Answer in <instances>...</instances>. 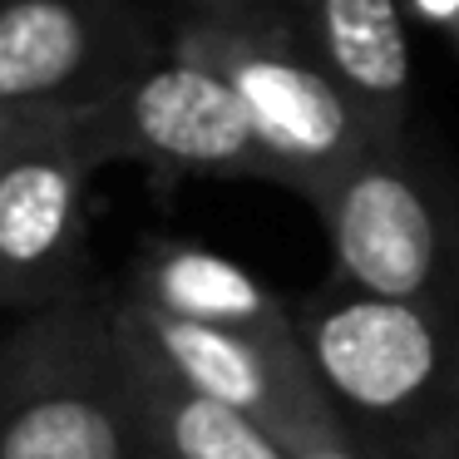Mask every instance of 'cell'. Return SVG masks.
I'll return each instance as SVG.
<instances>
[{
	"label": "cell",
	"instance_id": "1",
	"mask_svg": "<svg viewBox=\"0 0 459 459\" xmlns=\"http://www.w3.org/2000/svg\"><path fill=\"white\" fill-rule=\"evenodd\" d=\"M297 326L341 425L385 459H459V307H415L326 277Z\"/></svg>",
	"mask_w": 459,
	"mask_h": 459
},
{
	"label": "cell",
	"instance_id": "2",
	"mask_svg": "<svg viewBox=\"0 0 459 459\" xmlns=\"http://www.w3.org/2000/svg\"><path fill=\"white\" fill-rule=\"evenodd\" d=\"M331 281L415 307H459V178L420 129L370 139L316 203Z\"/></svg>",
	"mask_w": 459,
	"mask_h": 459
},
{
	"label": "cell",
	"instance_id": "3",
	"mask_svg": "<svg viewBox=\"0 0 459 459\" xmlns=\"http://www.w3.org/2000/svg\"><path fill=\"white\" fill-rule=\"evenodd\" d=\"M169 45L218 70L267 143L272 183L316 203L356 153L376 139L346 84L311 50L307 30L277 15H203L183 11Z\"/></svg>",
	"mask_w": 459,
	"mask_h": 459
},
{
	"label": "cell",
	"instance_id": "4",
	"mask_svg": "<svg viewBox=\"0 0 459 459\" xmlns=\"http://www.w3.org/2000/svg\"><path fill=\"white\" fill-rule=\"evenodd\" d=\"M0 459H143L104 297L80 291L0 331Z\"/></svg>",
	"mask_w": 459,
	"mask_h": 459
},
{
	"label": "cell",
	"instance_id": "5",
	"mask_svg": "<svg viewBox=\"0 0 459 459\" xmlns=\"http://www.w3.org/2000/svg\"><path fill=\"white\" fill-rule=\"evenodd\" d=\"M90 153L104 163H143L183 178L272 183L267 143L218 70L163 45L109 100L74 114Z\"/></svg>",
	"mask_w": 459,
	"mask_h": 459
},
{
	"label": "cell",
	"instance_id": "6",
	"mask_svg": "<svg viewBox=\"0 0 459 459\" xmlns=\"http://www.w3.org/2000/svg\"><path fill=\"white\" fill-rule=\"evenodd\" d=\"M104 307H109V321L119 336L143 346L188 385L257 415L262 425H272L297 449L341 425V410L331 400L301 331L272 336V331H232V326H208V321H183L129 297L124 287L109 291Z\"/></svg>",
	"mask_w": 459,
	"mask_h": 459
},
{
	"label": "cell",
	"instance_id": "7",
	"mask_svg": "<svg viewBox=\"0 0 459 459\" xmlns=\"http://www.w3.org/2000/svg\"><path fill=\"white\" fill-rule=\"evenodd\" d=\"M90 153L74 114H35L0 169V311L80 297L90 262Z\"/></svg>",
	"mask_w": 459,
	"mask_h": 459
},
{
	"label": "cell",
	"instance_id": "8",
	"mask_svg": "<svg viewBox=\"0 0 459 459\" xmlns=\"http://www.w3.org/2000/svg\"><path fill=\"white\" fill-rule=\"evenodd\" d=\"M163 45L139 0H0V109L80 114Z\"/></svg>",
	"mask_w": 459,
	"mask_h": 459
},
{
	"label": "cell",
	"instance_id": "9",
	"mask_svg": "<svg viewBox=\"0 0 459 459\" xmlns=\"http://www.w3.org/2000/svg\"><path fill=\"white\" fill-rule=\"evenodd\" d=\"M291 11L380 139L415 129V25L405 0H291Z\"/></svg>",
	"mask_w": 459,
	"mask_h": 459
},
{
	"label": "cell",
	"instance_id": "10",
	"mask_svg": "<svg viewBox=\"0 0 459 459\" xmlns=\"http://www.w3.org/2000/svg\"><path fill=\"white\" fill-rule=\"evenodd\" d=\"M114 341L124 356L143 459H297V445L281 439L272 425H262L257 415L188 385L119 331H114Z\"/></svg>",
	"mask_w": 459,
	"mask_h": 459
},
{
	"label": "cell",
	"instance_id": "11",
	"mask_svg": "<svg viewBox=\"0 0 459 459\" xmlns=\"http://www.w3.org/2000/svg\"><path fill=\"white\" fill-rule=\"evenodd\" d=\"M124 291L183 321L272 331V336L301 331L297 307H287L262 277H252L242 262L222 257L212 247H198L188 238H149L139 247V257L129 262Z\"/></svg>",
	"mask_w": 459,
	"mask_h": 459
},
{
	"label": "cell",
	"instance_id": "12",
	"mask_svg": "<svg viewBox=\"0 0 459 459\" xmlns=\"http://www.w3.org/2000/svg\"><path fill=\"white\" fill-rule=\"evenodd\" d=\"M297 459H385V455H376L366 439H356L346 425H336V429H326V435L307 439V445L297 449Z\"/></svg>",
	"mask_w": 459,
	"mask_h": 459
},
{
	"label": "cell",
	"instance_id": "13",
	"mask_svg": "<svg viewBox=\"0 0 459 459\" xmlns=\"http://www.w3.org/2000/svg\"><path fill=\"white\" fill-rule=\"evenodd\" d=\"M188 11L203 15H277V21H297L291 0H188Z\"/></svg>",
	"mask_w": 459,
	"mask_h": 459
},
{
	"label": "cell",
	"instance_id": "14",
	"mask_svg": "<svg viewBox=\"0 0 459 459\" xmlns=\"http://www.w3.org/2000/svg\"><path fill=\"white\" fill-rule=\"evenodd\" d=\"M420 11H425V21L445 35L449 50H459V0H420Z\"/></svg>",
	"mask_w": 459,
	"mask_h": 459
},
{
	"label": "cell",
	"instance_id": "15",
	"mask_svg": "<svg viewBox=\"0 0 459 459\" xmlns=\"http://www.w3.org/2000/svg\"><path fill=\"white\" fill-rule=\"evenodd\" d=\"M35 114L30 109H0V169H5V159H11V149L25 139V129H30Z\"/></svg>",
	"mask_w": 459,
	"mask_h": 459
}]
</instances>
